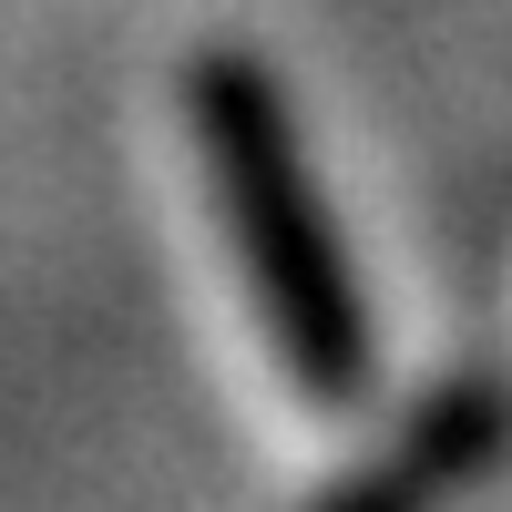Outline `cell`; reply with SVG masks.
<instances>
[{"instance_id":"cell-1","label":"cell","mask_w":512,"mask_h":512,"mask_svg":"<svg viewBox=\"0 0 512 512\" xmlns=\"http://www.w3.org/2000/svg\"><path fill=\"white\" fill-rule=\"evenodd\" d=\"M185 113H195V154L216 175L226 236L246 256L256 318H267L287 379L318 410H349L359 379H369V318H359V277L338 256V226L318 205V175L297 154V123L277 103V82L246 52H205L195 82H185Z\"/></svg>"},{"instance_id":"cell-2","label":"cell","mask_w":512,"mask_h":512,"mask_svg":"<svg viewBox=\"0 0 512 512\" xmlns=\"http://www.w3.org/2000/svg\"><path fill=\"white\" fill-rule=\"evenodd\" d=\"M492 441H502V400H492V390H451V400L410 431L400 461H379V472H369L359 492H338L328 512H431L461 472H482Z\"/></svg>"}]
</instances>
